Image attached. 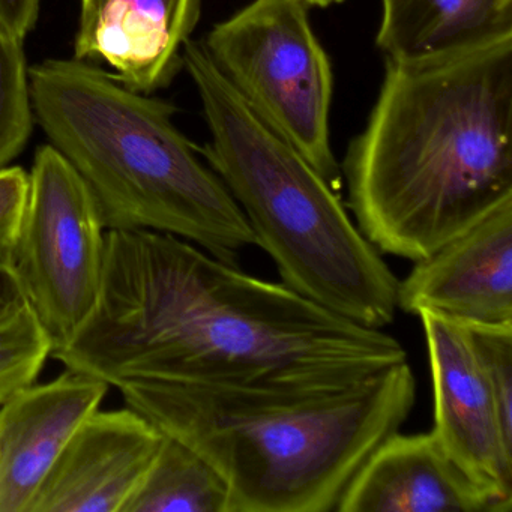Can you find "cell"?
Masks as SVG:
<instances>
[{
  "label": "cell",
  "mask_w": 512,
  "mask_h": 512,
  "mask_svg": "<svg viewBox=\"0 0 512 512\" xmlns=\"http://www.w3.org/2000/svg\"><path fill=\"white\" fill-rule=\"evenodd\" d=\"M52 356L116 388L143 379L352 383L407 361L382 329L151 230H107L97 305Z\"/></svg>",
  "instance_id": "cell-1"
},
{
  "label": "cell",
  "mask_w": 512,
  "mask_h": 512,
  "mask_svg": "<svg viewBox=\"0 0 512 512\" xmlns=\"http://www.w3.org/2000/svg\"><path fill=\"white\" fill-rule=\"evenodd\" d=\"M346 178L362 235L412 262L511 199L512 37L388 59Z\"/></svg>",
  "instance_id": "cell-2"
},
{
  "label": "cell",
  "mask_w": 512,
  "mask_h": 512,
  "mask_svg": "<svg viewBox=\"0 0 512 512\" xmlns=\"http://www.w3.org/2000/svg\"><path fill=\"white\" fill-rule=\"evenodd\" d=\"M128 407L205 458L227 512H331L415 404L406 362L352 383L130 380Z\"/></svg>",
  "instance_id": "cell-3"
},
{
  "label": "cell",
  "mask_w": 512,
  "mask_h": 512,
  "mask_svg": "<svg viewBox=\"0 0 512 512\" xmlns=\"http://www.w3.org/2000/svg\"><path fill=\"white\" fill-rule=\"evenodd\" d=\"M34 119L79 173L106 230L169 233L239 266L257 245L223 179L176 127V107L79 59L29 67Z\"/></svg>",
  "instance_id": "cell-4"
},
{
  "label": "cell",
  "mask_w": 512,
  "mask_h": 512,
  "mask_svg": "<svg viewBox=\"0 0 512 512\" xmlns=\"http://www.w3.org/2000/svg\"><path fill=\"white\" fill-rule=\"evenodd\" d=\"M211 142L202 149L287 289L365 328L391 325L398 278L353 224L332 187L275 133L190 40L182 52Z\"/></svg>",
  "instance_id": "cell-5"
},
{
  "label": "cell",
  "mask_w": 512,
  "mask_h": 512,
  "mask_svg": "<svg viewBox=\"0 0 512 512\" xmlns=\"http://www.w3.org/2000/svg\"><path fill=\"white\" fill-rule=\"evenodd\" d=\"M310 7L308 0H253L202 43L239 97L338 190L329 137L334 77Z\"/></svg>",
  "instance_id": "cell-6"
},
{
  "label": "cell",
  "mask_w": 512,
  "mask_h": 512,
  "mask_svg": "<svg viewBox=\"0 0 512 512\" xmlns=\"http://www.w3.org/2000/svg\"><path fill=\"white\" fill-rule=\"evenodd\" d=\"M28 176L10 283L56 352L97 305L107 230L91 191L52 145L38 149Z\"/></svg>",
  "instance_id": "cell-7"
},
{
  "label": "cell",
  "mask_w": 512,
  "mask_h": 512,
  "mask_svg": "<svg viewBox=\"0 0 512 512\" xmlns=\"http://www.w3.org/2000/svg\"><path fill=\"white\" fill-rule=\"evenodd\" d=\"M418 317L433 379L437 440L473 481L512 502V440L500 427L469 329L428 311Z\"/></svg>",
  "instance_id": "cell-8"
},
{
  "label": "cell",
  "mask_w": 512,
  "mask_h": 512,
  "mask_svg": "<svg viewBox=\"0 0 512 512\" xmlns=\"http://www.w3.org/2000/svg\"><path fill=\"white\" fill-rule=\"evenodd\" d=\"M398 308L472 328H512V197L415 262L398 283Z\"/></svg>",
  "instance_id": "cell-9"
},
{
  "label": "cell",
  "mask_w": 512,
  "mask_h": 512,
  "mask_svg": "<svg viewBox=\"0 0 512 512\" xmlns=\"http://www.w3.org/2000/svg\"><path fill=\"white\" fill-rule=\"evenodd\" d=\"M166 434L127 406L95 410L53 464L29 512H122Z\"/></svg>",
  "instance_id": "cell-10"
},
{
  "label": "cell",
  "mask_w": 512,
  "mask_h": 512,
  "mask_svg": "<svg viewBox=\"0 0 512 512\" xmlns=\"http://www.w3.org/2000/svg\"><path fill=\"white\" fill-rule=\"evenodd\" d=\"M202 0H80L74 59L106 62L133 91L167 88L200 19Z\"/></svg>",
  "instance_id": "cell-11"
},
{
  "label": "cell",
  "mask_w": 512,
  "mask_h": 512,
  "mask_svg": "<svg viewBox=\"0 0 512 512\" xmlns=\"http://www.w3.org/2000/svg\"><path fill=\"white\" fill-rule=\"evenodd\" d=\"M109 383L67 368L0 404V512H29L77 428L100 409Z\"/></svg>",
  "instance_id": "cell-12"
},
{
  "label": "cell",
  "mask_w": 512,
  "mask_h": 512,
  "mask_svg": "<svg viewBox=\"0 0 512 512\" xmlns=\"http://www.w3.org/2000/svg\"><path fill=\"white\" fill-rule=\"evenodd\" d=\"M512 502L473 481L436 434L386 437L347 485L337 512H509Z\"/></svg>",
  "instance_id": "cell-13"
},
{
  "label": "cell",
  "mask_w": 512,
  "mask_h": 512,
  "mask_svg": "<svg viewBox=\"0 0 512 512\" xmlns=\"http://www.w3.org/2000/svg\"><path fill=\"white\" fill-rule=\"evenodd\" d=\"M382 13L377 46L392 61L512 37V0H382Z\"/></svg>",
  "instance_id": "cell-14"
},
{
  "label": "cell",
  "mask_w": 512,
  "mask_h": 512,
  "mask_svg": "<svg viewBox=\"0 0 512 512\" xmlns=\"http://www.w3.org/2000/svg\"><path fill=\"white\" fill-rule=\"evenodd\" d=\"M227 487L193 449L166 436L122 512H227Z\"/></svg>",
  "instance_id": "cell-15"
},
{
  "label": "cell",
  "mask_w": 512,
  "mask_h": 512,
  "mask_svg": "<svg viewBox=\"0 0 512 512\" xmlns=\"http://www.w3.org/2000/svg\"><path fill=\"white\" fill-rule=\"evenodd\" d=\"M53 344L10 280L0 277V404L40 376Z\"/></svg>",
  "instance_id": "cell-16"
},
{
  "label": "cell",
  "mask_w": 512,
  "mask_h": 512,
  "mask_svg": "<svg viewBox=\"0 0 512 512\" xmlns=\"http://www.w3.org/2000/svg\"><path fill=\"white\" fill-rule=\"evenodd\" d=\"M23 44L0 25V169L10 166L22 154L34 130Z\"/></svg>",
  "instance_id": "cell-17"
},
{
  "label": "cell",
  "mask_w": 512,
  "mask_h": 512,
  "mask_svg": "<svg viewBox=\"0 0 512 512\" xmlns=\"http://www.w3.org/2000/svg\"><path fill=\"white\" fill-rule=\"evenodd\" d=\"M466 328L493 395L500 427L512 440V328Z\"/></svg>",
  "instance_id": "cell-18"
},
{
  "label": "cell",
  "mask_w": 512,
  "mask_h": 512,
  "mask_svg": "<svg viewBox=\"0 0 512 512\" xmlns=\"http://www.w3.org/2000/svg\"><path fill=\"white\" fill-rule=\"evenodd\" d=\"M28 172L22 167L0 169V277L10 280L20 224L28 196Z\"/></svg>",
  "instance_id": "cell-19"
},
{
  "label": "cell",
  "mask_w": 512,
  "mask_h": 512,
  "mask_svg": "<svg viewBox=\"0 0 512 512\" xmlns=\"http://www.w3.org/2000/svg\"><path fill=\"white\" fill-rule=\"evenodd\" d=\"M41 0H0V25L25 43L40 17Z\"/></svg>",
  "instance_id": "cell-20"
},
{
  "label": "cell",
  "mask_w": 512,
  "mask_h": 512,
  "mask_svg": "<svg viewBox=\"0 0 512 512\" xmlns=\"http://www.w3.org/2000/svg\"><path fill=\"white\" fill-rule=\"evenodd\" d=\"M343 0H308V4L314 7H329V5L340 4Z\"/></svg>",
  "instance_id": "cell-21"
}]
</instances>
